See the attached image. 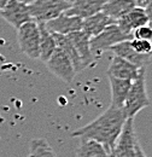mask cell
<instances>
[{"instance_id": "20", "label": "cell", "mask_w": 152, "mask_h": 157, "mask_svg": "<svg viewBox=\"0 0 152 157\" xmlns=\"http://www.w3.org/2000/svg\"><path fill=\"white\" fill-rule=\"evenodd\" d=\"M76 157H110V154L98 141L92 139H81Z\"/></svg>"}, {"instance_id": "18", "label": "cell", "mask_w": 152, "mask_h": 157, "mask_svg": "<svg viewBox=\"0 0 152 157\" xmlns=\"http://www.w3.org/2000/svg\"><path fill=\"white\" fill-rule=\"evenodd\" d=\"M109 82L111 88V105L123 109V104L126 101L132 81L109 76Z\"/></svg>"}, {"instance_id": "26", "label": "cell", "mask_w": 152, "mask_h": 157, "mask_svg": "<svg viewBox=\"0 0 152 157\" xmlns=\"http://www.w3.org/2000/svg\"><path fill=\"white\" fill-rule=\"evenodd\" d=\"M151 4H152V0H140L139 7H142V9H145L146 6H149V5H151Z\"/></svg>"}, {"instance_id": "1", "label": "cell", "mask_w": 152, "mask_h": 157, "mask_svg": "<svg viewBox=\"0 0 152 157\" xmlns=\"http://www.w3.org/2000/svg\"><path fill=\"white\" fill-rule=\"evenodd\" d=\"M127 120L124 110L110 104V106L88 124L77 128L71 133L73 137L80 139H92L101 144L109 154L114 149L120 137L123 124Z\"/></svg>"}, {"instance_id": "24", "label": "cell", "mask_w": 152, "mask_h": 157, "mask_svg": "<svg viewBox=\"0 0 152 157\" xmlns=\"http://www.w3.org/2000/svg\"><path fill=\"white\" fill-rule=\"evenodd\" d=\"M145 12H146V16H147V20H149L147 24L152 28V4L145 7Z\"/></svg>"}, {"instance_id": "25", "label": "cell", "mask_w": 152, "mask_h": 157, "mask_svg": "<svg viewBox=\"0 0 152 157\" xmlns=\"http://www.w3.org/2000/svg\"><path fill=\"white\" fill-rule=\"evenodd\" d=\"M135 157H147L145 155L144 150L141 149V146L139 145V143L136 144V147H135Z\"/></svg>"}, {"instance_id": "13", "label": "cell", "mask_w": 152, "mask_h": 157, "mask_svg": "<svg viewBox=\"0 0 152 157\" xmlns=\"http://www.w3.org/2000/svg\"><path fill=\"white\" fill-rule=\"evenodd\" d=\"M105 0H74L70 7L64 12L68 16H75L82 20L100 12Z\"/></svg>"}, {"instance_id": "31", "label": "cell", "mask_w": 152, "mask_h": 157, "mask_svg": "<svg viewBox=\"0 0 152 157\" xmlns=\"http://www.w3.org/2000/svg\"><path fill=\"white\" fill-rule=\"evenodd\" d=\"M105 1H106V0H105Z\"/></svg>"}, {"instance_id": "6", "label": "cell", "mask_w": 152, "mask_h": 157, "mask_svg": "<svg viewBox=\"0 0 152 157\" xmlns=\"http://www.w3.org/2000/svg\"><path fill=\"white\" fill-rule=\"evenodd\" d=\"M136 138L134 132V118H127L122 132L110 152V157H135Z\"/></svg>"}, {"instance_id": "28", "label": "cell", "mask_w": 152, "mask_h": 157, "mask_svg": "<svg viewBox=\"0 0 152 157\" xmlns=\"http://www.w3.org/2000/svg\"><path fill=\"white\" fill-rule=\"evenodd\" d=\"M21 2H24L25 5H30V4H33L34 1H36V0H19Z\"/></svg>"}, {"instance_id": "17", "label": "cell", "mask_w": 152, "mask_h": 157, "mask_svg": "<svg viewBox=\"0 0 152 157\" xmlns=\"http://www.w3.org/2000/svg\"><path fill=\"white\" fill-rule=\"evenodd\" d=\"M52 35H53V38H55L57 47L60 51H63V52L66 55V57L70 59V62L73 63L76 73H80V71L85 70L86 67H85L83 62L81 60V58H80L78 53L76 52V50L74 48L73 44L70 42L69 38H68L66 35H60V34H55V33H52Z\"/></svg>"}, {"instance_id": "30", "label": "cell", "mask_w": 152, "mask_h": 157, "mask_svg": "<svg viewBox=\"0 0 152 157\" xmlns=\"http://www.w3.org/2000/svg\"><path fill=\"white\" fill-rule=\"evenodd\" d=\"M64 1H68V2H70V4H71V2H74V0H64Z\"/></svg>"}, {"instance_id": "5", "label": "cell", "mask_w": 152, "mask_h": 157, "mask_svg": "<svg viewBox=\"0 0 152 157\" xmlns=\"http://www.w3.org/2000/svg\"><path fill=\"white\" fill-rule=\"evenodd\" d=\"M126 40H132V38L123 34L116 23L110 24L101 33L91 38L89 40L91 52H92L94 59H97L103 52L109 51L114 45L121 42V41H126Z\"/></svg>"}, {"instance_id": "14", "label": "cell", "mask_w": 152, "mask_h": 157, "mask_svg": "<svg viewBox=\"0 0 152 157\" xmlns=\"http://www.w3.org/2000/svg\"><path fill=\"white\" fill-rule=\"evenodd\" d=\"M66 36L69 38L70 42L73 44L74 48L78 53V56H80L81 60L83 62L85 67L88 68L89 65H92L95 59L93 57V55H92V52H91V46H89L91 38L82 30L74 32V33H71V34H69Z\"/></svg>"}, {"instance_id": "27", "label": "cell", "mask_w": 152, "mask_h": 157, "mask_svg": "<svg viewBox=\"0 0 152 157\" xmlns=\"http://www.w3.org/2000/svg\"><path fill=\"white\" fill-rule=\"evenodd\" d=\"M9 1H10V0H0V10H1V9H2V7H4Z\"/></svg>"}, {"instance_id": "10", "label": "cell", "mask_w": 152, "mask_h": 157, "mask_svg": "<svg viewBox=\"0 0 152 157\" xmlns=\"http://www.w3.org/2000/svg\"><path fill=\"white\" fill-rule=\"evenodd\" d=\"M147 23H149V20H147L145 9L138 7V6H135L128 13H126L123 17H121L116 22V24L118 25L121 32L123 34L131 36L132 39H133L132 33H133L134 29H136V28H139L141 25H145Z\"/></svg>"}, {"instance_id": "4", "label": "cell", "mask_w": 152, "mask_h": 157, "mask_svg": "<svg viewBox=\"0 0 152 157\" xmlns=\"http://www.w3.org/2000/svg\"><path fill=\"white\" fill-rule=\"evenodd\" d=\"M17 39L21 51L32 59L40 57V32L35 21H29L17 29Z\"/></svg>"}, {"instance_id": "15", "label": "cell", "mask_w": 152, "mask_h": 157, "mask_svg": "<svg viewBox=\"0 0 152 157\" xmlns=\"http://www.w3.org/2000/svg\"><path fill=\"white\" fill-rule=\"evenodd\" d=\"M116 23L114 20L108 17L104 12H97L93 16H89L82 20V32H85L89 38H93L101 33L106 27Z\"/></svg>"}, {"instance_id": "16", "label": "cell", "mask_w": 152, "mask_h": 157, "mask_svg": "<svg viewBox=\"0 0 152 157\" xmlns=\"http://www.w3.org/2000/svg\"><path fill=\"white\" fill-rule=\"evenodd\" d=\"M134 7L135 2L133 0H106L103 5L101 12H104L108 17L117 22Z\"/></svg>"}, {"instance_id": "7", "label": "cell", "mask_w": 152, "mask_h": 157, "mask_svg": "<svg viewBox=\"0 0 152 157\" xmlns=\"http://www.w3.org/2000/svg\"><path fill=\"white\" fill-rule=\"evenodd\" d=\"M46 65L53 75H56L58 78L63 80L66 83H70L76 75L73 63L66 57V55L63 51H60L58 47L46 62Z\"/></svg>"}, {"instance_id": "12", "label": "cell", "mask_w": 152, "mask_h": 157, "mask_svg": "<svg viewBox=\"0 0 152 157\" xmlns=\"http://www.w3.org/2000/svg\"><path fill=\"white\" fill-rule=\"evenodd\" d=\"M140 69L141 68L135 67L132 63L127 62L126 59L114 56V58L111 60L109 68H108V76L133 81L139 75Z\"/></svg>"}, {"instance_id": "29", "label": "cell", "mask_w": 152, "mask_h": 157, "mask_svg": "<svg viewBox=\"0 0 152 157\" xmlns=\"http://www.w3.org/2000/svg\"><path fill=\"white\" fill-rule=\"evenodd\" d=\"M134 2H135V6H138L139 7V4H140V0H133Z\"/></svg>"}, {"instance_id": "23", "label": "cell", "mask_w": 152, "mask_h": 157, "mask_svg": "<svg viewBox=\"0 0 152 157\" xmlns=\"http://www.w3.org/2000/svg\"><path fill=\"white\" fill-rule=\"evenodd\" d=\"M133 39H139V40H149L152 41V28L149 24L141 25L136 29H134L132 33Z\"/></svg>"}, {"instance_id": "11", "label": "cell", "mask_w": 152, "mask_h": 157, "mask_svg": "<svg viewBox=\"0 0 152 157\" xmlns=\"http://www.w3.org/2000/svg\"><path fill=\"white\" fill-rule=\"evenodd\" d=\"M109 51H111L115 56H117L120 58L126 59L127 62L132 63L133 65L138 67V68H146V65L150 63V59H151L150 56H144V55L135 52L129 44V40L121 41V42L116 44Z\"/></svg>"}, {"instance_id": "2", "label": "cell", "mask_w": 152, "mask_h": 157, "mask_svg": "<svg viewBox=\"0 0 152 157\" xmlns=\"http://www.w3.org/2000/svg\"><path fill=\"white\" fill-rule=\"evenodd\" d=\"M149 105L150 98L146 92V68H141L139 75L132 81L126 101L123 104V110L127 118H134L138 113Z\"/></svg>"}, {"instance_id": "8", "label": "cell", "mask_w": 152, "mask_h": 157, "mask_svg": "<svg viewBox=\"0 0 152 157\" xmlns=\"http://www.w3.org/2000/svg\"><path fill=\"white\" fill-rule=\"evenodd\" d=\"M0 16L16 29H18L24 23L33 21L28 5L21 2L19 0H10L0 10Z\"/></svg>"}, {"instance_id": "3", "label": "cell", "mask_w": 152, "mask_h": 157, "mask_svg": "<svg viewBox=\"0 0 152 157\" xmlns=\"http://www.w3.org/2000/svg\"><path fill=\"white\" fill-rule=\"evenodd\" d=\"M70 5V2L64 0H36L28 5V7L33 21L36 23H46L64 13Z\"/></svg>"}, {"instance_id": "22", "label": "cell", "mask_w": 152, "mask_h": 157, "mask_svg": "<svg viewBox=\"0 0 152 157\" xmlns=\"http://www.w3.org/2000/svg\"><path fill=\"white\" fill-rule=\"evenodd\" d=\"M129 44L132 46L135 52L144 55V56H150L152 57V41L149 40H139V39H132L129 40Z\"/></svg>"}, {"instance_id": "21", "label": "cell", "mask_w": 152, "mask_h": 157, "mask_svg": "<svg viewBox=\"0 0 152 157\" xmlns=\"http://www.w3.org/2000/svg\"><path fill=\"white\" fill-rule=\"evenodd\" d=\"M28 157H57V155L44 138H35L30 143V152Z\"/></svg>"}, {"instance_id": "19", "label": "cell", "mask_w": 152, "mask_h": 157, "mask_svg": "<svg viewBox=\"0 0 152 157\" xmlns=\"http://www.w3.org/2000/svg\"><path fill=\"white\" fill-rule=\"evenodd\" d=\"M40 32V57L39 59L46 63L57 48L55 38L51 32L45 27V23H38Z\"/></svg>"}, {"instance_id": "9", "label": "cell", "mask_w": 152, "mask_h": 157, "mask_svg": "<svg viewBox=\"0 0 152 157\" xmlns=\"http://www.w3.org/2000/svg\"><path fill=\"white\" fill-rule=\"evenodd\" d=\"M45 27L51 33L60 34V35H69L74 32L82 30V18L62 13L55 20L46 22Z\"/></svg>"}]
</instances>
